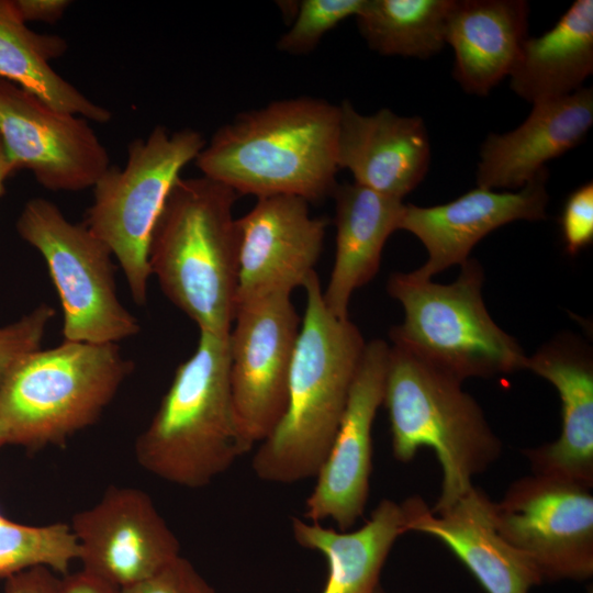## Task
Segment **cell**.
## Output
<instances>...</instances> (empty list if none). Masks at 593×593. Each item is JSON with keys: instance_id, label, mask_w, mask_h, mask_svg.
Instances as JSON below:
<instances>
[{"instance_id": "28", "label": "cell", "mask_w": 593, "mask_h": 593, "mask_svg": "<svg viewBox=\"0 0 593 593\" xmlns=\"http://www.w3.org/2000/svg\"><path fill=\"white\" fill-rule=\"evenodd\" d=\"M363 0H303L290 30L278 41L280 52L302 55L313 51L338 23L356 16Z\"/></svg>"}, {"instance_id": "8", "label": "cell", "mask_w": 593, "mask_h": 593, "mask_svg": "<svg viewBox=\"0 0 593 593\" xmlns=\"http://www.w3.org/2000/svg\"><path fill=\"white\" fill-rule=\"evenodd\" d=\"M204 146L203 135L195 130L170 133L155 126L146 138L128 144L123 168L111 165L92 187L85 224L110 248L139 306L147 303L154 227L180 171Z\"/></svg>"}, {"instance_id": "24", "label": "cell", "mask_w": 593, "mask_h": 593, "mask_svg": "<svg viewBox=\"0 0 593 593\" xmlns=\"http://www.w3.org/2000/svg\"><path fill=\"white\" fill-rule=\"evenodd\" d=\"M295 541L325 556L328 575L322 593H374L385 560L406 533L401 504L383 499L359 529L345 533L292 518Z\"/></svg>"}, {"instance_id": "18", "label": "cell", "mask_w": 593, "mask_h": 593, "mask_svg": "<svg viewBox=\"0 0 593 593\" xmlns=\"http://www.w3.org/2000/svg\"><path fill=\"white\" fill-rule=\"evenodd\" d=\"M339 110L337 163L353 174L355 183L402 200L423 181L430 144L422 118L390 109L365 115L349 101H343Z\"/></svg>"}, {"instance_id": "25", "label": "cell", "mask_w": 593, "mask_h": 593, "mask_svg": "<svg viewBox=\"0 0 593 593\" xmlns=\"http://www.w3.org/2000/svg\"><path fill=\"white\" fill-rule=\"evenodd\" d=\"M68 48L65 38L29 29L13 0H0V79L35 94L53 108L97 123L112 113L56 72L51 61Z\"/></svg>"}, {"instance_id": "5", "label": "cell", "mask_w": 593, "mask_h": 593, "mask_svg": "<svg viewBox=\"0 0 593 593\" xmlns=\"http://www.w3.org/2000/svg\"><path fill=\"white\" fill-rule=\"evenodd\" d=\"M382 404L396 460L409 462L423 447L438 459L443 482L433 512L469 492L473 478L502 454L500 438L462 381L398 345L389 348Z\"/></svg>"}, {"instance_id": "14", "label": "cell", "mask_w": 593, "mask_h": 593, "mask_svg": "<svg viewBox=\"0 0 593 593\" xmlns=\"http://www.w3.org/2000/svg\"><path fill=\"white\" fill-rule=\"evenodd\" d=\"M388 344L366 343L344 415L328 455L305 501L312 523L332 519L345 532L362 516L372 468V425L383 400Z\"/></svg>"}, {"instance_id": "17", "label": "cell", "mask_w": 593, "mask_h": 593, "mask_svg": "<svg viewBox=\"0 0 593 593\" xmlns=\"http://www.w3.org/2000/svg\"><path fill=\"white\" fill-rule=\"evenodd\" d=\"M405 529L440 540L486 593H529L542 581L536 568L496 530L492 501L473 486L445 510L433 512L423 499L401 503Z\"/></svg>"}, {"instance_id": "9", "label": "cell", "mask_w": 593, "mask_h": 593, "mask_svg": "<svg viewBox=\"0 0 593 593\" xmlns=\"http://www.w3.org/2000/svg\"><path fill=\"white\" fill-rule=\"evenodd\" d=\"M20 237L44 258L63 309L65 340L119 344L141 331L119 300L110 248L44 198L30 199L16 221Z\"/></svg>"}, {"instance_id": "6", "label": "cell", "mask_w": 593, "mask_h": 593, "mask_svg": "<svg viewBox=\"0 0 593 593\" xmlns=\"http://www.w3.org/2000/svg\"><path fill=\"white\" fill-rule=\"evenodd\" d=\"M133 369L119 344L64 339L30 353L0 389L8 441L31 450L64 444L100 418Z\"/></svg>"}, {"instance_id": "22", "label": "cell", "mask_w": 593, "mask_h": 593, "mask_svg": "<svg viewBox=\"0 0 593 593\" xmlns=\"http://www.w3.org/2000/svg\"><path fill=\"white\" fill-rule=\"evenodd\" d=\"M336 254L323 300L338 318H348L355 290L378 272L382 249L399 230L404 203L357 183L335 188Z\"/></svg>"}, {"instance_id": "4", "label": "cell", "mask_w": 593, "mask_h": 593, "mask_svg": "<svg viewBox=\"0 0 593 593\" xmlns=\"http://www.w3.org/2000/svg\"><path fill=\"white\" fill-rule=\"evenodd\" d=\"M255 443L236 415L228 336L200 332L150 423L137 437L139 466L169 483L199 489L249 452Z\"/></svg>"}, {"instance_id": "30", "label": "cell", "mask_w": 593, "mask_h": 593, "mask_svg": "<svg viewBox=\"0 0 593 593\" xmlns=\"http://www.w3.org/2000/svg\"><path fill=\"white\" fill-rule=\"evenodd\" d=\"M119 593H216L213 586L181 555L158 572Z\"/></svg>"}, {"instance_id": "2", "label": "cell", "mask_w": 593, "mask_h": 593, "mask_svg": "<svg viewBox=\"0 0 593 593\" xmlns=\"http://www.w3.org/2000/svg\"><path fill=\"white\" fill-rule=\"evenodd\" d=\"M339 121V105L326 100H278L220 127L194 161L237 194L318 201L337 187Z\"/></svg>"}, {"instance_id": "33", "label": "cell", "mask_w": 593, "mask_h": 593, "mask_svg": "<svg viewBox=\"0 0 593 593\" xmlns=\"http://www.w3.org/2000/svg\"><path fill=\"white\" fill-rule=\"evenodd\" d=\"M15 8L25 21L55 23L71 4L69 0H13Z\"/></svg>"}, {"instance_id": "12", "label": "cell", "mask_w": 593, "mask_h": 593, "mask_svg": "<svg viewBox=\"0 0 593 593\" xmlns=\"http://www.w3.org/2000/svg\"><path fill=\"white\" fill-rule=\"evenodd\" d=\"M0 137L13 171L30 169L49 191L92 188L111 166L87 119L0 79Z\"/></svg>"}, {"instance_id": "32", "label": "cell", "mask_w": 593, "mask_h": 593, "mask_svg": "<svg viewBox=\"0 0 593 593\" xmlns=\"http://www.w3.org/2000/svg\"><path fill=\"white\" fill-rule=\"evenodd\" d=\"M45 567L23 570L5 579L4 593H63V579Z\"/></svg>"}, {"instance_id": "20", "label": "cell", "mask_w": 593, "mask_h": 593, "mask_svg": "<svg viewBox=\"0 0 593 593\" xmlns=\"http://www.w3.org/2000/svg\"><path fill=\"white\" fill-rule=\"evenodd\" d=\"M593 124V90L533 104L526 120L503 134H490L480 150L477 184L516 191L547 161L579 145Z\"/></svg>"}, {"instance_id": "15", "label": "cell", "mask_w": 593, "mask_h": 593, "mask_svg": "<svg viewBox=\"0 0 593 593\" xmlns=\"http://www.w3.org/2000/svg\"><path fill=\"white\" fill-rule=\"evenodd\" d=\"M238 284L236 305L277 292L291 293L315 271L327 221L310 214L309 202L295 195L257 198L236 220Z\"/></svg>"}, {"instance_id": "3", "label": "cell", "mask_w": 593, "mask_h": 593, "mask_svg": "<svg viewBox=\"0 0 593 593\" xmlns=\"http://www.w3.org/2000/svg\"><path fill=\"white\" fill-rule=\"evenodd\" d=\"M237 193L208 177L179 178L154 227L148 262L165 295L199 327L226 337L236 310Z\"/></svg>"}, {"instance_id": "26", "label": "cell", "mask_w": 593, "mask_h": 593, "mask_svg": "<svg viewBox=\"0 0 593 593\" xmlns=\"http://www.w3.org/2000/svg\"><path fill=\"white\" fill-rule=\"evenodd\" d=\"M454 0H363L360 34L381 55L429 58L446 44Z\"/></svg>"}, {"instance_id": "21", "label": "cell", "mask_w": 593, "mask_h": 593, "mask_svg": "<svg viewBox=\"0 0 593 593\" xmlns=\"http://www.w3.org/2000/svg\"><path fill=\"white\" fill-rule=\"evenodd\" d=\"M524 0H454L446 44L455 54L452 75L461 88L486 96L510 76L528 37Z\"/></svg>"}, {"instance_id": "7", "label": "cell", "mask_w": 593, "mask_h": 593, "mask_svg": "<svg viewBox=\"0 0 593 593\" xmlns=\"http://www.w3.org/2000/svg\"><path fill=\"white\" fill-rule=\"evenodd\" d=\"M460 267L449 284L417 278L412 271L390 277L388 292L404 311L403 322L390 332L393 345L461 381L526 369L528 357L484 305L481 265L468 258Z\"/></svg>"}, {"instance_id": "13", "label": "cell", "mask_w": 593, "mask_h": 593, "mask_svg": "<svg viewBox=\"0 0 593 593\" xmlns=\"http://www.w3.org/2000/svg\"><path fill=\"white\" fill-rule=\"evenodd\" d=\"M82 570L121 590L152 577L178 556L180 544L150 496L110 486L69 524Z\"/></svg>"}, {"instance_id": "19", "label": "cell", "mask_w": 593, "mask_h": 593, "mask_svg": "<svg viewBox=\"0 0 593 593\" xmlns=\"http://www.w3.org/2000/svg\"><path fill=\"white\" fill-rule=\"evenodd\" d=\"M526 369L548 380L561 401V433L525 449L533 473L593 486V361L589 348L561 336L527 358Z\"/></svg>"}, {"instance_id": "27", "label": "cell", "mask_w": 593, "mask_h": 593, "mask_svg": "<svg viewBox=\"0 0 593 593\" xmlns=\"http://www.w3.org/2000/svg\"><path fill=\"white\" fill-rule=\"evenodd\" d=\"M78 560V545L69 524L26 526L0 515V579L34 567L66 574Z\"/></svg>"}, {"instance_id": "1", "label": "cell", "mask_w": 593, "mask_h": 593, "mask_svg": "<svg viewBox=\"0 0 593 593\" xmlns=\"http://www.w3.org/2000/svg\"><path fill=\"white\" fill-rule=\"evenodd\" d=\"M303 288L306 302L286 412L251 460L255 474L273 483L316 477L337 434L366 346L349 318L328 311L315 271Z\"/></svg>"}, {"instance_id": "34", "label": "cell", "mask_w": 593, "mask_h": 593, "mask_svg": "<svg viewBox=\"0 0 593 593\" xmlns=\"http://www.w3.org/2000/svg\"><path fill=\"white\" fill-rule=\"evenodd\" d=\"M63 593H119V590L81 569L63 578Z\"/></svg>"}, {"instance_id": "16", "label": "cell", "mask_w": 593, "mask_h": 593, "mask_svg": "<svg viewBox=\"0 0 593 593\" xmlns=\"http://www.w3.org/2000/svg\"><path fill=\"white\" fill-rule=\"evenodd\" d=\"M548 176L544 168L516 191L477 187L445 204H404L399 230L415 235L428 255L412 273L430 279L451 266L462 265L473 246L492 231L518 220L546 219Z\"/></svg>"}, {"instance_id": "36", "label": "cell", "mask_w": 593, "mask_h": 593, "mask_svg": "<svg viewBox=\"0 0 593 593\" xmlns=\"http://www.w3.org/2000/svg\"><path fill=\"white\" fill-rule=\"evenodd\" d=\"M4 444H9L8 433L4 425L0 421V447L3 446Z\"/></svg>"}, {"instance_id": "38", "label": "cell", "mask_w": 593, "mask_h": 593, "mask_svg": "<svg viewBox=\"0 0 593 593\" xmlns=\"http://www.w3.org/2000/svg\"><path fill=\"white\" fill-rule=\"evenodd\" d=\"M588 593H593V592H592V589H590V591H589Z\"/></svg>"}, {"instance_id": "37", "label": "cell", "mask_w": 593, "mask_h": 593, "mask_svg": "<svg viewBox=\"0 0 593 593\" xmlns=\"http://www.w3.org/2000/svg\"><path fill=\"white\" fill-rule=\"evenodd\" d=\"M374 593H385V592H384V591L382 590V588H381V586H379V588H378V589L376 590V592H374Z\"/></svg>"}, {"instance_id": "11", "label": "cell", "mask_w": 593, "mask_h": 593, "mask_svg": "<svg viewBox=\"0 0 593 593\" xmlns=\"http://www.w3.org/2000/svg\"><path fill=\"white\" fill-rule=\"evenodd\" d=\"M277 292L236 305L228 335L230 383L236 415L256 444L282 418L301 318L290 298Z\"/></svg>"}, {"instance_id": "31", "label": "cell", "mask_w": 593, "mask_h": 593, "mask_svg": "<svg viewBox=\"0 0 593 593\" xmlns=\"http://www.w3.org/2000/svg\"><path fill=\"white\" fill-rule=\"evenodd\" d=\"M561 233L566 250L575 255L593 240V182L573 190L567 198L561 219Z\"/></svg>"}, {"instance_id": "23", "label": "cell", "mask_w": 593, "mask_h": 593, "mask_svg": "<svg viewBox=\"0 0 593 593\" xmlns=\"http://www.w3.org/2000/svg\"><path fill=\"white\" fill-rule=\"evenodd\" d=\"M592 72L593 1L577 0L550 30L525 40L510 87L535 104L578 91Z\"/></svg>"}, {"instance_id": "29", "label": "cell", "mask_w": 593, "mask_h": 593, "mask_svg": "<svg viewBox=\"0 0 593 593\" xmlns=\"http://www.w3.org/2000/svg\"><path fill=\"white\" fill-rule=\"evenodd\" d=\"M55 310L42 303L18 321L0 327V389L13 368L30 353L41 348Z\"/></svg>"}, {"instance_id": "10", "label": "cell", "mask_w": 593, "mask_h": 593, "mask_svg": "<svg viewBox=\"0 0 593 593\" xmlns=\"http://www.w3.org/2000/svg\"><path fill=\"white\" fill-rule=\"evenodd\" d=\"M497 533L539 572L542 581H584L593 574L592 488L530 474L492 501Z\"/></svg>"}, {"instance_id": "35", "label": "cell", "mask_w": 593, "mask_h": 593, "mask_svg": "<svg viewBox=\"0 0 593 593\" xmlns=\"http://www.w3.org/2000/svg\"><path fill=\"white\" fill-rule=\"evenodd\" d=\"M12 172L13 169L8 161L5 150L0 137V197L5 192V181Z\"/></svg>"}]
</instances>
